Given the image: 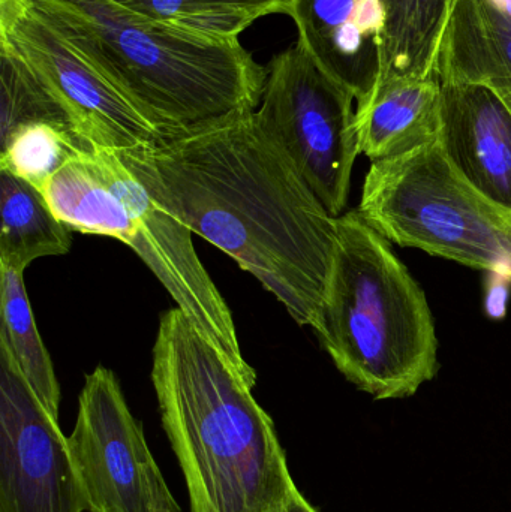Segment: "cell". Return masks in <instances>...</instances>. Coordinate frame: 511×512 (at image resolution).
Listing matches in <instances>:
<instances>
[{
    "label": "cell",
    "mask_w": 511,
    "mask_h": 512,
    "mask_svg": "<svg viewBox=\"0 0 511 512\" xmlns=\"http://www.w3.org/2000/svg\"><path fill=\"white\" fill-rule=\"evenodd\" d=\"M117 155L162 209L251 273L297 324L314 327L336 218L267 137L255 111Z\"/></svg>",
    "instance_id": "cell-1"
},
{
    "label": "cell",
    "mask_w": 511,
    "mask_h": 512,
    "mask_svg": "<svg viewBox=\"0 0 511 512\" xmlns=\"http://www.w3.org/2000/svg\"><path fill=\"white\" fill-rule=\"evenodd\" d=\"M255 382L179 307L161 316L152 384L189 512H273L296 492Z\"/></svg>",
    "instance_id": "cell-2"
},
{
    "label": "cell",
    "mask_w": 511,
    "mask_h": 512,
    "mask_svg": "<svg viewBox=\"0 0 511 512\" xmlns=\"http://www.w3.org/2000/svg\"><path fill=\"white\" fill-rule=\"evenodd\" d=\"M312 328L345 379L377 400L414 396L440 370L425 291L357 210L336 218L332 267Z\"/></svg>",
    "instance_id": "cell-3"
},
{
    "label": "cell",
    "mask_w": 511,
    "mask_h": 512,
    "mask_svg": "<svg viewBox=\"0 0 511 512\" xmlns=\"http://www.w3.org/2000/svg\"><path fill=\"white\" fill-rule=\"evenodd\" d=\"M54 215L71 231L113 237L158 277L177 307L249 378L230 307L192 245V231L162 209L117 152L81 153L44 188Z\"/></svg>",
    "instance_id": "cell-4"
},
{
    "label": "cell",
    "mask_w": 511,
    "mask_h": 512,
    "mask_svg": "<svg viewBox=\"0 0 511 512\" xmlns=\"http://www.w3.org/2000/svg\"><path fill=\"white\" fill-rule=\"evenodd\" d=\"M98 36L162 135L260 107L266 66L240 39H206L141 20L108 0H59Z\"/></svg>",
    "instance_id": "cell-5"
},
{
    "label": "cell",
    "mask_w": 511,
    "mask_h": 512,
    "mask_svg": "<svg viewBox=\"0 0 511 512\" xmlns=\"http://www.w3.org/2000/svg\"><path fill=\"white\" fill-rule=\"evenodd\" d=\"M357 212L390 243L511 280V212L459 176L440 137L372 162Z\"/></svg>",
    "instance_id": "cell-6"
},
{
    "label": "cell",
    "mask_w": 511,
    "mask_h": 512,
    "mask_svg": "<svg viewBox=\"0 0 511 512\" xmlns=\"http://www.w3.org/2000/svg\"><path fill=\"white\" fill-rule=\"evenodd\" d=\"M0 53L20 60L96 149L123 152L164 137L98 36L59 0H0Z\"/></svg>",
    "instance_id": "cell-7"
},
{
    "label": "cell",
    "mask_w": 511,
    "mask_h": 512,
    "mask_svg": "<svg viewBox=\"0 0 511 512\" xmlns=\"http://www.w3.org/2000/svg\"><path fill=\"white\" fill-rule=\"evenodd\" d=\"M356 99L297 41L266 65L258 125L285 153L324 209L339 218L360 155Z\"/></svg>",
    "instance_id": "cell-8"
},
{
    "label": "cell",
    "mask_w": 511,
    "mask_h": 512,
    "mask_svg": "<svg viewBox=\"0 0 511 512\" xmlns=\"http://www.w3.org/2000/svg\"><path fill=\"white\" fill-rule=\"evenodd\" d=\"M68 442L87 512H182L107 367L86 376Z\"/></svg>",
    "instance_id": "cell-9"
},
{
    "label": "cell",
    "mask_w": 511,
    "mask_h": 512,
    "mask_svg": "<svg viewBox=\"0 0 511 512\" xmlns=\"http://www.w3.org/2000/svg\"><path fill=\"white\" fill-rule=\"evenodd\" d=\"M0 512H87L68 436L2 342Z\"/></svg>",
    "instance_id": "cell-10"
},
{
    "label": "cell",
    "mask_w": 511,
    "mask_h": 512,
    "mask_svg": "<svg viewBox=\"0 0 511 512\" xmlns=\"http://www.w3.org/2000/svg\"><path fill=\"white\" fill-rule=\"evenodd\" d=\"M288 17L297 41L354 96L362 113L380 83L387 0H294Z\"/></svg>",
    "instance_id": "cell-11"
},
{
    "label": "cell",
    "mask_w": 511,
    "mask_h": 512,
    "mask_svg": "<svg viewBox=\"0 0 511 512\" xmlns=\"http://www.w3.org/2000/svg\"><path fill=\"white\" fill-rule=\"evenodd\" d=\"M440 143L459 176L511 212V113L492 90L441 83Z\"/></svg>",
    "instance_id": "cell-12"
},
{
    "label": "cell",
    "mask_w": 511,
    "mask_h": 512,
    "mask_svg": "<svg viewBox=\"0 0 511 512\" xmlns=\"http://www.w3.org/2000/svg\"><path fill=\"white\" fill-rule=\"evenodd\" d=\"M435 77L488 87L511 113V23L486 0H455L441 38Z\"/></svg>",
    "instance_id": "cell-13"
},
{
    "label": "cell",
    "mask_w": 511,
    "mask_h": 512,
    "mask_svg": "<svg viewBox=\"0 0 511 512\" xmlns=\"http://www.w3.org/2000/svg\"><path fill=\"white\" fill-rule=\"evenodd\" d=\"M441 131V83L437 77L393 78L378 84L368 107L357 113L360 155L378 162L434 143Z\"/></svg>",
    "instance_id": "cell-14"
},
{
    "label": "cell",
    "mask_w": 511,
    "mask_h": 512,
    "mask_svg": "<svg viewBox=\"0 0 511 512\" xmlns=\"http://www.w3.org/2000/svg\"><path fill=\"white\" fill-rule=\"evenodd\" d=\"M0 265L24 271L44 256L68 254L72 231L54 215L44 192L0 170Z\"/></svg>",
    "instance_id": "cell-15"
},
{
    "label": "cell",
    "mask_w": 511,
    "mask_h": 512,
    "mask_svg": "<svg viewBox=\"0 0 511 512\" xmlns=\"http://www.w3.org/2000/svg\"><path fill=\"white\" fill-rule=\"evenodd\" d=\"M453 2L387 0L380 83L393 78L435 77V62Z\"/></svg>",
    "instance_id": "cell-16"
},
{
    "label": "cell",
    "mask_w": 511,
    "mask_h": 512,
    "mask_svg": "<svg viewBox=\"0 0 511 512\" xmlns=\"http://www.w3.org/2000/svg\"><path fill=\"white\" fill-rule=\"evenodd\" d=\"M134 17L206 39H239L272 14H287L294 0H108Z\"/></svg>",
    "instance_id": "cell-17"
},
{
    "label": "cell",
    "mask_w": 511,
    "mask_h": 512,
    "mask_svg": "<svg viewBox=\"0 0 511 512\" xmlns=\"http://www.w3.org/2000/svg\"><path fill=\"white\" fill-rule=\"evenodd\" d=\"M23 274L24 271L0 265V342L9 349L42 405L59 420V382L36 328Z\"/></svg>",
    "instance_id": "cell-18"
},
{
    "label": "cell",
    "mask_w": 511,
    "mask_h": 512,
    "mask_svg": "<svg viewBox=\"0 0 511 512\" xmlns=\"http://www.w3.org/2000/svg\"><path fill=\"white\" fill-rule=\"evenodd\" d=\"M96 147L50 123H27L0 137V170L44 191L57 171Z\"/></svg>",
    "instance_id": "cell-19"
},
{
    "label": "cell",
    "mask_w": 511,
    "mask_h": 512,
    "mask_svg": "<svg viewBox=\"0 0 511 512\" xmlns=\"http://www.w3.org/2000/svg\"><path fill=\"white\" fill-rule=\"evenodd\" d=\"M273 512H321L318 511L305 496L302 495L299 489L291 495L287 502L281 505L278 510Z\"/></svg>",
    "instance_id": "cell-20"
},
{
    "label": "cell",
    "mask_w": 511,
    "mask_h": 512,
    "mask_svg": "<svg viewBox=\"0 0 511 512\" xmlns=\"http://www.w3.org/2000/svg\"><path fill=\"white\" fill-rule=\"evenodd\" d=\"M486 2L511 23V0H486Z\"/></svg>",
    "instance_id": "cell-21"
}]
</instances>
